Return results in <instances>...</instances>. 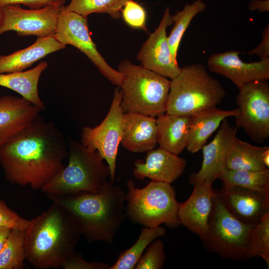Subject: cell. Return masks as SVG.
Returning a JSON list of instances; mask_svg holds the SVG:
<instances>
[{
  "instance_id": "e575fe53",
  "label": "cell",
  "mask_w": 269,
  "mask_h": 269,
  "mask_svg": "<svg viewBox=\"0 0 269 269\" xmlns=\"http://www.w3.org/2000/svg\"><path fill=\"white\" fill-rule=\"evenodd\" d=\"M64 269H109L108 264L94 261H85L82 256L74 252L61 267Z\"/></svg>"
},
{
  "instance_id": "52a82bcc",
  "label": "cell",
  "mask_w": 269,
  "mask_h": 269,
  "mask_svg": "<svg viewBox=\"0 0 269 269\" xmlns=\"http://www.w3.org/2000/svg\"><path fill=\"white\" fill-rule=\"evenodd\" d=\"M126 215L134 223L145 227L165 224L170 228L180 225L178 218L179 203L171 184L151 180L142 188L134 181L127 182Z\"/></svg>"
},
{
  "instance_id": "603a6c76",
  "label": "cell",
  "mask_w": 269,
  "mask_h": 269,
  "mask_svg": "<svg viewBox=\"0 0 269 269\" xmlns=\"http://www.w3.org/2000/svg\"><path fill=\"white\" fill-rule=\"evenodd\" d=\"M156 119L159 147L178 155L187 145L190 116L165 113Z\"/></svg>"
},
{
  "instance_id": "277c9868",
  "label": "cell",
  "mask_w": 269,
  "mask_h": 269,
  "mask_svg": "<svg viewBox=\"0 0 269 269\" xmlns=\"http://www.w3.org/2000/svg\"><path fill=\"white\" fill-rule=\"evenodd\" d=\"M67 141L68 164L41 190L48 196L98 192L110 178L108 165L97 151H91L73 139Z\"/></svg>"
},
{
  "instance_id": "f1b7e54d",
  "label": "cell",
  "mask_w": 269,
  "mask_h": 269,
  "mask_svg": "<svg viewBox=\"0 0 269 269\" xmlns=\"http://www.w3.org/2000/svg\"><path fill=\"white\" fill-rule=\"evenodd\" d=\"M25 230L11 229L0 252V269H22L26 260Z\"/></svg>"
},
{
  "instance_id": "d6a6232c",
  "label": "cell",
  "mask_w": 269,
  "mask_h": 269,
  "mask_svg": "<svg viewBox=\"0 0 269 269\" xmlns=\"http://www.w3.org/2000/svg\"><path fill=\"white\" fill-rule=\"evenodd\" d=\"M121 16L130 26L146 29V11L137 2L128 0L121 10Z\"/></svg>"
},
{
  "instance_id": "d6986e66",
  "label": "cell",
  "mask_w": 269,
  "mask_h": 269,
  "mask_svg": "<svg viewBox=\"0 0 269 269\" xmlns=\"http://www.w3.org/2000/svg\"><path fill=\"white\" fill-rule=\"evenodd\" d=\"M40 111L21 97H0V148L31 123Z\"/></svg>"
},
{
  "instance_id": "74e56055",
  "label": "cell",
  "mask_w": 269,
  "mask_h": 269,
  "mask_svg": "<svg viewBox=\"0 0 269 269\" xmlns=\"http://www.w3.org/2000/svg\"><path fill=\"white\" fill-rule=\"evenodd\" d=\"M250 11H258L260 12L269 11V0H251L248 4Z\"/></svg>"
},
{
  "instance_id": "ffe728a7",
  "label": "cell",
  "mask_w": 269,
  "mask_h": 269,
  "mask_svg": "<svg viewBox=\"0 0 269 269\" xmlns=\"http://www.w3.org/2000/svg\"><path fill=\"white\" fill-rule=\"evenodd\" d=\"M121 143L135 153L154 149L157 144L156 118L137 113H124Z\"/></svg>"
},
{
  "instance_id": "7a4b0ae2",
  "label": "cell",
  "mask_w": 269,
  "mask_h": 269,
  "mask_svg": "<svg viewBox=\"0 0 269 269\" xmlns=\"http://www.w3.org/2000/svg\"><path fill=\"white\" fill-rule=\"evenodd\" d=\"M108 180L97 192L48 195L74 219L89 242L113 244L126 215V193Z\"/></svg>"
},
{
  "instance_id": "6da1fadb",
  "label": "cell",
  "mask_w": 269,
  "mask_h": 269,
  "mask_svg": "<svg viewBox=\"0 0 269 269\" xmlns=\"http://www.w3.org/2000/svg\"><path fill=\"white\" fill-rule=\"evenodd\" d=\"M68 155L62 132L39 115L0 148V164L11 183L41 190L65 166Z\"/></svg>"
},
{
  "instance_id": "ab89813d",
  "label": "cell",
  "mask_w": 269,
  "mask_h": 269,
  "mask_svg": "<svg viewBox=\"0 0 269 269\" xmlns=\"http://www.w3.org/2000/svg\"><path fill=\"white\" fill-rule=\"evenodd\" d=\"M3 7H0V26L1 24L3 18Z\"/></svg>"
},
{
  "instance_id": "484cf974",
  "label": "cell",
  "mask_w": 269,
  "mask_h": 269,
  "mask_svg": "<svg viewBox=\"0 0 269 269\" xmlns=\"http://www.w3.org/2000/svg\"><path fill=\"white\" fill-rule=\"evenodd\" d=\"M165 229L161 227H145L135 242L122 251L115 263L109 269H134L147 247L155 239L164 236Z\"/></svg>"
},
{
  "instance_id": "8fae6325",
  "label": "cell",
  "mask_w": 269,
  "mask_h": 269,
  "mask_svg": "<svg viewBox=\"0 0 269 269\" xmlns=\"http://www.w3.org/2000/svg\"><path fill=\"white\" fill-rule=\"evenodd\" d=\"M239 113L236 127L242 128L255 142L263 143L269 137V83L259 80L239 89L236 97Z\"/></svg>"
},
{
  "instance_id": "8992f818",
  "label": "cell",
  "mask_w": 269,
  "mask_h": 269,
  "mask_svg": "<svg viewBox=\"0 0 269 269\" xmlns=\"http://www.w3.org/2000/svg\"><path fill=\"white\" fill-rule=\"evenodd\" d=\"M118 70L123 76L121 108L124 113H137L157 118L166 113L170 81L142 65L125 60Z\"/></svg>"
},
{
  "instance_id": "83f0119b",
  "label": "cell",
  "mask_w": 269,
  "mask_h": 269,
  "mask_svg": "<svg viewBox=\"0 0 269 269\" xmlns=\"http://www.w3.org/2000/svg\"><path fill=\"white\" fill-rule=\"evenodd\" d=\"M206 8L202 0H196L186 4L183 9L172 15L174 25L167 36L170 51L173 59L177 61V51L182 37L192 20Z\"/></svg>"
},
{
  "instance_id": "2e32d148",
  "label": "cell",
  "mask_w": 269,
  "mask_h": 269,
  "mask_svg": "<svg viewBox=\"0 0 269 269\" xmlns=\"http://www.w3.org/2000/svg\"><path fill=\"white\" fill-rule=\"evenodd\" d=\"M213 181L204 180L194 185L190 197L179 203L178 218L180 224L202 239L208 228V220L216 192Z\"/></svg>"
},
{
  "instance_id": "4dcf8cb0",
  "label": "cell",
  "mask_w": 269,
  "mask_h": 269,
  "mask_svg": "<svg viewBox=\"0 0 269 269\" xmlns=\"http://www.w3.org/2000/svg\"><path fill=\"white\" fill-rule=\"evenodd\" d=\"M128 0H71L65 6L68 10L83 16L93 13H107L112 18L119 19L121 10Z\"/></svg>"
},
{
  "instance_id": "5bb4252c",
  "label": "cell",
  "mask_w": 269,
  "mask_h": 269,
  "mask_svg": "<svg viewBox=\"0 0 269 269\" xmlns=\"http://www.w3.org/2000/svg\"><path fill=\"white\" fill-rule=\"evenodd\" d=\"M237 50L211 55L207 60L210 71L225 77L239 89L259 80L269 79V58L250 63L242 61Z\"/></svg>"
},
{
  "instance_id": "5b68a950",
  "label": "cell",
  "mask_w": 269,
  "mask_h": 269,
  "mask_svg": "<svg viewBox=\"0 0 269 269\" xmlns=\"http://www.w3.org/2000/svg\"><path fill=\"white\" fill-rule=\"evenodd\" d=\"M226 95L220 82L208 74L204 65H185L170 81L165 113L190 117L216 107Z\"/></svg>"
},
{
  "instance_id": "9a60e30c",
  "label": "cell",
  "mask_w": 269,
  "mask_h": 269,
  "mask_svg": "<svg viewBox=\"0 0 269 269\" xmlns=\"http://www.w3.org/2000/svg\"><path fill=\"white\" fill-rule=\"evenodd\" d=\"M225 118L213 140L202 148L203 161L198 172L190 175V183L193 185L204 180L214 181L226 169L227 155L231 144L236 136L238 128L231 126Z\"/></svg>"
},
{
  "instance_id": "8d00e7d4",
  "label": "cell",
  "mask_w": 269,
  "mask_h": 269,
  "mask_svg": "<svg viewBox=\"0 0 269 269\" xmlns=\"http://www.w3.org/2000/svg\"><path fill=\"white\" fill-rule=\"evenodd\" d=\"M248 54L250 56L256 55L261 59L269 58V25L268 24L264 28L262 34L260 44L255 48L250 50Z\"/></svg>"
},
{
  "instance_id": "ba28073f",
  "label": "cell",
  "mask_w": 269,
  "mask_h": 269,
  "mask_svg": "<svg viewBox=\"0 0 269 269\" xmlns=\"http://www.w3.org/2000/svg\"><path fill=\"white\" fill-rule=\"evenodd\" d=\"M206 235L201 239L207 251L226 260H249L247 243L252 224H245L235 217L223 204L216 191Z\"/></svg>"
},
{
  "instance_id": "d590c367",
  "label": "cell",
  "mask_w": 269,
  "mask_h": 269,
  "mask_svg": "<svg viewBox=\"0 0 269 269\" xmlns=\"http://www.w3.org/2000/svg\"><path fill=\"white\" fill-rule=\"evenodd\" d=\"M66 0H0V7L8 5L24 4L30 9H37L48 6L64 5Z\"/></svg>"
},
{
  "instance_id": "cb8c5ba5",
  "label": "cell",
  "mask_w": 269,
  "mask_h": 269,
  "mask_svg": "<svg viewBox=\"0 0 269 269\" xmlns=\"http://www.w3.org/2000/svg\"><path fill=\"white\" fill-rule=\"evenodd\" d=\"M47 66L44 61L28 70L0 74V86L16 92L40 111L44 110L45 106L38 88L40 77Z\"/></svg>"
},
{
  "instance_id": "44dd1931",
  "label": "cell",
  "mask_w": 269,
  "mask_h": 269,
  "mask_svg": "<svg viewBox=\"0 0 269 269\" xmlns=\"http://www.w3.org/2000/svg\"><path fill=\"white\" fill-rule=\"evenodd\" d=\"M65 48L66 46L55 39L54 34L37 37L32 44L25 48L0 55V74L24 71L47 55Z\"/></svg>"
},
{
  "instance_id": "4316f807",
  "label": "cell",
  "mask_w": 269,
  "mask_h": 269,
  "mask_svg": "<svg viewBox=\"0 0 269 269\" xmlns=\"http://www.w3.org/2000/svg\"><path fill=\"white\" fill-rule=\"evenodd\" d=\"M223 186H240L264 193H269V168L260 170L226 169L218 177Z\"/></svg>"
},
{
  "instance_id": "3957f363",
  "label": "cell",
  "mask_w": 269,
  "mask_h": 269,
  "mask_svg": "<svg viewBox=\"0 0 269 269\" xmlns=\"http://www.w3.org/2000/svg\"><path fill=\"white\" fill-rule=\"evenodd\" d=\"M81 236L72 216L53 202L46 211L30 220L25 230L26 260L36 269L61 268L75 252Z\"/></svg>"
},
{
  "instance_id": "d4e9b609",
  "label": "cell",
  "mask_w": 269,
  "mask_h": 269,
  "mask_svg": "<svg viewBox=\"0 0 269 269\" xmlns=\"http://www.w3.org/2000/svg\"><path fill=\"white\" fill-rule=\"evenodd\" d=\"M231 170L260 171L269 167V147L257 146L235 137L226 161Z\"/></svg>"
},
{
  "instance_id": "f546056e",
  "label": "cell",
  "mask_w": 269,
  "mask_h": 269,
  "mask_svg": "<svg viewBox=\"0 0 269 269\" xmlns=\"http://www.w3.org/2000/svg\"><path fill=\"white\" fill-rule=\"evenodd\" d=\"M247 252L250 259L260 257L269 268V212L253 224L248 236Z\"/></svg>"
},
{
  "instance_id": "1f68e13d",
  "label": "cell",
  "mask_w": 269,
  "mask_h": 269,
  "mask_svg": "<svg viewBox=\"0 0 269 269\" xmlns=\"http://www.w3.org/2000/svg\"><path fill=\"white\" fill-rule=\"evenodd\" d=\"M165 257L163 243L157 238L147 247L134 269H162L165 262Z\"/></svg>"
},
{
  "instance_id": "7c38bea8",
  "label": "cell",
  "mask_w": 269,
  "mask_h": 269,
  "mask_svg": "<svg viewBox=\"0 0 269 269\" xmlns=\"http://www.w3.org/2000/svg\"><path fill=\"white\" fill-rule=\"evenodd\" d=\"M60 7L48 6L26 9L18 4L3 6L0 35L8 31H15L18 35L22 36L35 35L42 37L53 34Z\"/></svg>"
},
{
  "instance_id": "f35d334b",
  "label": "cell",
  "mask_w": 269,
  "mask_h": 269,
  "mask_svg": "<svg viewBox=\"0 0 269 269\" xmlns=\"http://www.w3.org/2000/svg\"><path fill=\"white\" fill-rule=\"evenodd\" d=\"M11 229L6 227H0V252L6 240Z\"/></svg>"
},
{
  "instance_id": "e0dca14e",
  "label": "cell",
  "mask_w": 269,
  "mask_h": 269,
  "mask_svg": "<svg viewBox=\"0 0 269 269\" xmlns=\"http://www.w3.org/2000/svg\"><path fill=\"white\" fill-rule=\"evenodd\" d=\"M218 192L227 209L244 223L254 224L269 212V193L223 185Z\"/></svg>"
},
{
  "instance_id": "7402d4cb",
  "label": "cell",
  "mask_w": 269,
  "mask_h": 269,
  "mask_svg": "<svg viewBox=\"0 0 269 269\" xmlns=\"http://www.w3.org/2000/svg\"><path fill=\"white\" fill-rule=\"evenodd\" d=\"M239 113L238 108L232 110H223L216 107L191 116L186 147L187 150L194 153L201 150L225 118L235 117Z\"/></svg>"
},
{
  "instance_id": "9c48e42d",
  "label": "cell",
  "mask_w": 269,
  "mask_h": 269,
  "mask_svg": "<svg viewBox=\"0 0 269 269\" xmlns=\"http://www.w3.org/2000/svg\"><path fill=\"white\" fill-rule=\"evenodd\" d=\"M122 93L121 87L114 90L109 112L103 121L92 128H82L80 142L91 151H97L109 166L110 180L114 182L116 159L123 133L124 112L121 106Z\"/></svg>"
},
{
  "instance_id": "30bf717a",
  "label": "cell",
  "mask_w": 269,
  "mask_h": 269,
  "mask_svg": "<svg viewBox=\"0 0 269 269\" xmlns=\"http://www.w3.org/2000/svg\"><path fill=\"white\" fill-rule=\"evenodd\" d=\"M54 36L63 45L78 49L110 82L121 86L123 74L108 64L98 50L90 35L87 17L68 10L64 5L61 6Z\"/></svg>"
},
{
  "instance_id": "4fadbf2b",
  "label": "cell",
  "mask_w": 269,
  "mask_h": 269,
  "mask_svg": "<svg viewBox=\"0 0 269 269\" xmlns=\"http://www.w3.org/2000/svg\"><path fill=\"white\" fill-rule=\"evenodd\" d=\"M173 23L167 7L158 26L142 44L136 57L141 65L171 80L179 74L181 69L172 57L167 40L166 29Z\"/></svg>"
},
{
  "instance_id": "836d02e7",
  "label": "cell",
  "mask_w": 269,
  "mask_h": 269,
  "mask_svg": "<svg viewBox=\"0 0 269 269\" xmlns=\"http://www.w3.org/2000/svg\"><path fill=\"white\" fill-rule=\"evenodd\" d=\"M30 220L20 217L0 199V227L25 230Z\"/></svg>"
},
{
  "instance_id": "ac0fdd59",
  "label": "cell",
  "mask_w": 269,
  "mask_h": 269,
  "mask_svg": "<svg viewBox=\"0 0 269 269\" xmlns=\"http://www.w3.org/2000/svg\"><path fill=\"white\" fill-rule=\"evenodd\" d=\"M186 166L184 158L159 147L147 151L144 161H136L133 173L138 179L148 178L171 184L183 174Z\"/></svg>"
}]
</instances>
